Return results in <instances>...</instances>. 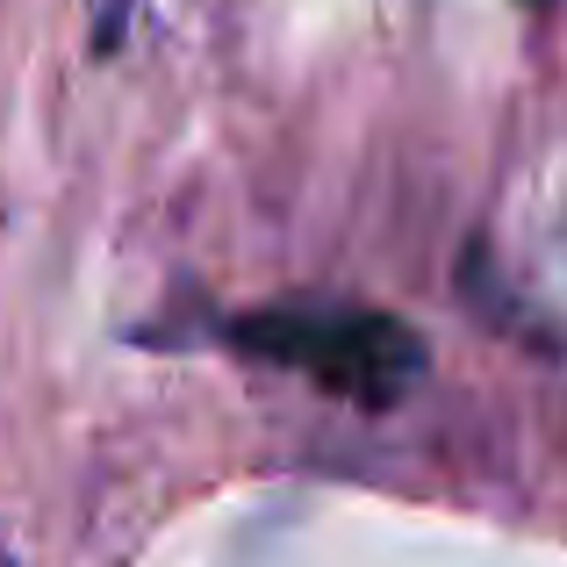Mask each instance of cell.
<instances>
[{
  "mask_svg": "<svg viewBox=\"0 0 567 567\" xmlns=\"http://www.w3.org/2000/svg\"><path fill=\"white\" fill-rule=\"evenodd\" d=\"M237 346L259 352L274 367H302L317 388L331 395H360V402H395L402 388L424 374V346L410 323L381 317V309H259L237 323Z\"/></svg>",
  "mask_w": 567,
  "mask_h": 567,
  "instance_id": "6da1fadb",
  "label": "cell"
},
{
  "mask_svg": "<svg viewBox=\"0 0 567 567\" xmlns=\"http://www.w3.org/2000/svg\"><path fill=\"white\" fill-rule=\"evenodd\" d=\"M94 8V51H115L130 29V0H86Z\"/></svg>",
  "mask_w": 567,
  "mask_h": 567,
  "instance_id": "7a4b0ae2",
  "label": "cell"
},
{
  "mask_svg": "<svg viewBox=\"0 0 567 567\" xmlns=\"http://www.w3.org/2000/svg\"><path fill=\"white\" fill-rule=\"evenodd\" d=\"M532 8H546V0H532Z\"/></svg>",
  "mask_w": 567,
  "mask_h": 567,
  "instance_id": "3957f363",
  "label": "cell"
}]
</instances>
